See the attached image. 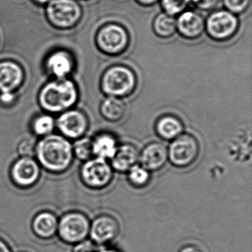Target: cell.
<instances>
[{
  "label": "cell",
  "mask_w": 252,
  "mask_h": 252,
  "mask_svg": "<svg viewBox=\"0 0 252 252\" xmlns=\"http://www.w3.org/2000/svg\"><path fill=\"white\" fill-rule=\"evenodd\" d=\"M36 153L39 163L48 170L54 172L67 169L73 158L71 144L64 137L51 134L38 143Z\"/></svg>",
  "instance_id": "obj_1"
},
{
  "label": "cell",
  "mask_w": 252,
  "mask_h": 252,
  "mask_svg": "<svg viewBox=\"0 0 252 252\" xmlns=\"http://www.w3.org/2000/svg\"><path fill=\"white\" fill-rule=\"evenodd\" d=\"M138 85L135 71L125 64H114L104 70L100 80L101 92L110 97L123 98L132 95Z\"/></svg>",
  "instance_id": "obj_2"
},
{
  "label": "cell",
  "mask_w": 252,
  "mask_h": 252,
  "mask_svg": "<svg viewBox=\"0 0 252 252\" xmlns=\"http://www.w3.org/2000/svg\"><path fill=\"white\" fill-rule=\"evenodd\" d=\"M78 91L72 81H57L48 83L41 91L39 102L45 110L60 113L76 104Z\"/></svg>",
  "instance_id": "obj_3"
},
{
  "label": "cell",
  "mask_w": 252,
  "mask_h": 252,
  "mask_svg": "<svg viewBox=\"0 0 252 252\" xmlns=\"http://www.w3.org/2000/svg\"><path fill=\"white\" fill-rule=\"evenodd\" d=\"M130 36L127 29L116 23H109L101 26L95 35V44L102 54L118 57L129 48Z\"/></svg>",
  "instance_id": "obj_4"
},
{
  "label": "cell",
  "mask_w": 252,
  "mask_h": 252,
  "mask_svg": "<svg viewBox=\"0 0 252 252\" xmlns=\"http://www.w3.org/2000/svg\"><path fill=\"white\" fill-rule=\"evenodd\" d=\"M238 16L225 9L214 10L205 19V32L215 42L232 39L240 29Z\"/></svg>",
  "instance_id": "obj_5"
},
{
  "label": "cell",
  "mask_w": 252,
  "mask_h": 252,
  "mask_svg": "<svg viewBox=\"0 0 252 252\" xmlns=\"http://www.w3.org/2000/svg\"><path fill=\"white\" fill-rule=\"evenodd\" d=\"M168 160L177 168H187L195 162L200 154V144L194 135L182 133L171 141L167 148Z\"/></svg>",
  "instance_id": "obj_6"
},
{
  "label": "cell",
  "mask_w": 252,
  "mask_h": 252,
  "mask_svg": "<svg viewBox=\"0 0 252 252\" xmlns=\"http://www.w3.org/2000/svg\"><path fill=\"white\" fill-rule=\"evenodd\" d=\"M114 171L108 160L94 158L86 160L81 169L84 184L93 189H103L113 181Z\"/></svg>",
  "instance_id": "obj_7"
},
{
  "label": "cell",
  "mask_w": 252,
  "mask_h": 252,
  "mask_svg": "<svg viewBox=\"0 0 252 252\" xmlns=\"http://www.w3.org/2000/svg\"><path fill=\"white\" fill-rule=\"evenodd\" d=\"M47 15L59 28H71L80 21L82 8L75 0H52L47 8Z\"/></svg>",
  "instance_id": "obj_8"
},
{
  "label": "cell",
  "mask_w": 252,
  "mask_h": 252,
  "mask_svg": "<svg viewBox=\"0 0 252 252\" xmlns=\"http://www.w3.org/2000/svg\"><path fill=\"white\" fill-rule=\"evenodd\" d=\"M91 222L86 215L80 212H70L64 215L58 224L60 237L69 243L84 242L90 234Z\"/></svg>",
  "instance_id": "obj_9"
},
{
  "label": "cell",
  "mask_w": 252,
  "mask_h": 252,
  "mask_svg": "<svg viewBox=\"0 0 252 252\" xmlns=\"http://www.w3.org/2000/svg\"><path fill=\"white\" fill-rule=\"evenodd\" d=\"M57 125L63 135L70 138H80L89 126L86 115L80 110L64 112L57 119Z\"/></svg>",
  "instance_id": "obj_10"
},
{
  "label": "cell",
  "mask_w": 252,
  "mask_h": 252,
  "mask_svg": "<svg viewBox=\"0 0 252 252\" xmlns=\"http://www.w3.org/2000/svg\"><path fill=\"white\" fill-rule=\"evenodd\" d=\"M119 231L120 225L114 217L102 215L97 217L91 224L89 235L95 244L104 245L114 240Z\"/></svg>",
  "instance_id": "obj_11"
},
{
  "label": "cell",
  "mask_w": 252,
  "mask_h": 252,
  "mask_svg": "<svg viewBox=\"0 0 252 252\" xmlns=\"http://www.w3.org/2000/svg\"><path fill=\"white\" fill-rule=\"evenodd\" d=\"M176 32L189 40L198 39L205 32V19L197 11L186 10L176 19Z\"/></svg>",
  "instance_id": "obj_12"
},
{
  "label": "cell",
  "mask_w": 252,
  "mask_h": 252,
  "mask_svg": "<svg viewBox=\"0 0 252 252\" xmlns=\"http://www.w3.org/2000/svg\"><path fill=\"white\" fill-rule=\"evenodd\" d=\"M167 161V147L160 142L150 143L139 153L140 165L150 172L160 170Z\"/></svg>",
  "instance_id": "obj_13"
},
{
  "label": "cell",
  "mask_w": 252,
  "mask_h": 252,
  "mask_svg": "<svg viewBox=\"0 0 252 252\" xmlns=\"http://www.w3.org/2000/svg\"><path fill=\"white\" fill-rule=\"evenodd\" d=\"M40 169L37 162L31 157H23L15 162L11 170L13 180L17 185L29 187L39 179Z\"/></svg>",
  "instance_id": "obj_14"
},
{
  "label": "cell",
  "mask_w": 252,
  "mask_h": 252,
  "mask_svg": "<svg viewBox=\"0 0 252 252\" xmlns=\"http://www.w3.org/2000/svg\"><path fill=\"white\" fill-rule=\"evenodd\" d=\"M139 151L133 144H121L110 159V165L114 172L125 173L138 163Z\"/></svg>",
  "instance_id": "obj_15"
},
{
  "label": "cell",
  "mask_w": 252,
  "mask_h": 252,
  "mask_svg": "<svg viewBox=\"0 0 252 252\" xmlns=\"http://www.w3.org/2000/svg\"><path fill=\"white\" fill-rule=\"evenodd\" d=\"M23 72L19 64L11 62L0 63V91L12 93L21 85Z\"/></svg>",
  "instance_id": "obj_16"
},
{
  "label": "cell",
  "mask_w": 252,
  "mask_h": 252,
  "mask_svg": "<svg viewBox=\"0 0 252 252\" xmlns=\"http://www.w3.org/2000/svg\"><path fill=\"white\" fill-rule=\"evenodd\" d=\"M155 130L159 138L164 141H172L184 133V125L182 121L174 115H164L156 121Z\"/></svg>",
  "instance_id": "obj_17"
},
{
  "label": "cell",
  "mask_w": 252,
  "mask_h": 252,
  "mask_svg": "<svg viewBox=\"0 0 252 252\" xmlns=\"http://www.w3.org/2000/svg\"><path fill=\"white\" fill-rule=\"evenodd\" d=\"M91 141L94 157L105 160H110L119 147L117 138L110 132H101Z\"/></svg>",
  "instance_id": "obj_18"
},
{
  "label": "cell",
  "mask_w": 252,
  "mask_h": 252,
  "mask_svg": "<svg viewBox=\"0 0 252 252\" xmlns=\"http://www.w3.org/2000/svg\"><path fill=\"white\" fill-rule=\"evenodd\" d=\"M47 67L54 76L63 79L73 70V59L67 53L58 51L50 56L47 61Z\"/></svg>",
  "instance_id": "obj_19"
},
{
  "label": "cell",
  "mask_w": 252,
  "mask_h": 252,
  "mask_svg": "<svg viewBox=\"0 0 252 252\" xmlns=\"http://www.w3.org/2000/svg\"><path fill=\"white\" fill-rule=\"evenodd\" d=\"M126 107L122 98L107 96L100 105V113L107 122H118L126 114Z\"/></svg>",
  "instance_id": "obj_20"
},
{
  "label": "cell",
  "mask_w": 252,
  "mask_h": 252,
  "mask_svg": "<svg viewBox=\"0 0 252 252\" xmlns=\"http://www.w3.org/2000/svg\"><path fill=\"white\" fill-rule=\"evenodd\" d=\"M58 224L55 215L50 212H42L33 220V231L42 238H50L58 230Z\"/></svg>",
  "instance_id": "obj_21"
},
{
  "label": "cell",
  "mask_w": 252,
  "mask_h": 252,
  "mask_svg": "<svg viewBox=\"0 0 252 252\" xmlns=\"http://www.w3.org/2000/svg\"><path fill=\"white\" fill-rule=\"evenodd\" d=\"M153 30L158 37L169 39L176 33V19L166 13H159L153 20Z\"/></svg>",
  "instance_id": "obj_22"
},
{
  "label": "cell",
  "mask_w": 252,
  "mask_h": 252,
  "mask_svg": "<svg viewBox=\"0 0 252 252\" xmlns=\"http://www.w3.org/2000/svg\"><path fill=\"white\" fill-rule=\"evenodd\" d=\"M127 180L135 188H143L148 185L151 180V172L141 165L135 164L127 172Z\"/></svg>",
  "instance_id": "obj_23"
},
{
  "label": "cell",
  "mask_w": 252,
  "mask_h": 252,
  "mask_svg": "<svg viewBox=\"0 0 252 252\" xmlns=\"http://www.w3.org/2000/svg\"><path fill=\"white\" fill-rule=\"evenodd\" d=\"M55 121L49 115L38 116L33 122V129L35 133L41 136L51 135L55 127Z\"/></svg>",
  "instance_id": "obj_24"
},
{
  "label": "cell",
  "mask_w": 252,
  "mask_h": 252,
  "mask_svg": "<svg viewBox=\"0 0 252 252\" xmlns=\"http://www.w3.org/2000/svg\"><path fill=\"white\" fill-rule=\"evenodd\" d=\"M159 2L163 12L172 17L184 12L189 5V0H160Z\"/></svg>",
  "instance_id": "obj_25"
},
{
  "label": "cell",
  "mask_w": 252,
  "mask_h": 252,
  "mask_svg": "<svg viewBox=\"0 0 252 252\" xmlns=\"http://www.w3.org/2000/svg\"><path fill=\"white\" fill-rule=\"evenodd\" d=\"M73 155L76 156V158L81 160H89L92 158L93 150H92V141L89 138H79L74 144L73 147Z\"/></svg>",
  "instance_id": "obj_26"
},
{
  "label": "cell",
  "mask_w": 252,
  "mask_h": 252,
  "mask_svg": "<svg viewBox=\"0 0 252 252\" xmlns=\"http://www.w3.org/2000/svg\"><path fill=\"white\" fill-rule=\"evenodd\" d=\"M224 9L238 16L244 14L250 6L252 0H222Z\"/></svg>",
  "instance_id": "obj_27"
},
{
  "label": "cell",
  "mask_w": 252,
  "mask_h": 252,
  "mask_svg": "<svg viewBox=\"0 0 252 252\" xmlns=\"http://www.w3.org/2000/svg\"><path fill=\"white\" fill-rule=\"evenodd\" d=\"M220 0H189V4L202 11H212L219 5Z\"/></svg>",
  "instance_id": "obj_28"
},
{
  "label": "cell",
  "mask_w": 252,
  "mask_h": 252,
  "mask_svg": "<svg viewBox=\"0 0 252 252\" xmlns=\"http://www.w3.org/2000/svg\"><path fill=\"white\" fill-rule=\"evenodd\" d=\"M18 150L19 153L23 156V157H31L32 153L34 151L33 143L29 140L22 141L19 145Z\"/></svg>",
  "instance_id": "obj_29"
},
{
  "label": "cell",
  "mask_w": 252,
  "mask_h": 252,
  "mask_svg": "<svg viewBox=\"0 0 252 252\" xmlns=\"http://www.w3.org/2000/svg\"><path fill=\"white\" fill-rule=\"evenodd\" d=\"M179 252H203L198 246L194 245H187L180 249Z\"/></svg>",
  "instance_id": "obj_30"
},
{
  "label": "cell",
  "mask_w": 252,
  "mask_h": 252,
  "mask_svg": "<svg viewBox=\"0 0 252 252\" xmlns=\"http://www.w3.org/2000/svg\"><path fill=\"white\" fill-rule=\"evenodd\" d=\"M138 5L143 7H151L160 2V0H135Z\"/></svg>",
  "instance_id": "obj_31"
},
{
  "label": "cell",
  "mask_w": 252,
  "mask_h": 252,
  "mask_svg": "<svg viewBox=\"0 0 252 252\" xmlns=\"http://www.w3.org/2000/svg\"><path fill=\"white\" fill-rule=\"evenodd\" d=\"M14 95L12 93H2L0 95V100L4 103H11L14 100Z\"/></svg>",
  "instance_id": "obj_32"
},
{
  "label": "cell",
  "mask_w": 252,
  "mask_h": 252,
  "mask_svg": "<svg viewBox=\"0 0 252 252\" xmlns=\"http://www.w3.org/2000/svg\"><path fill=\"white\" fill-rule=\"evenodd\" d=\"M0 252H11L8 245L1 240H0Z\"/></svg>",
  "instance_id": "obj_33"
},
{
  "label": "cell",
  "mask_w": 252,
  "mask_h": 252,
  "mask_svg": "<svg viewBox=\"0 0 252 252\" xmlns=\"http://www.w3.org/2000/svg\"><path fill=\"white\" fill-rule=\"evenodd\" d=\"M38 2H40V3H47V2H50L52 1V0H36Z\"/></svg>",
  "instance_id": "obj_34"
}]
</instances>
